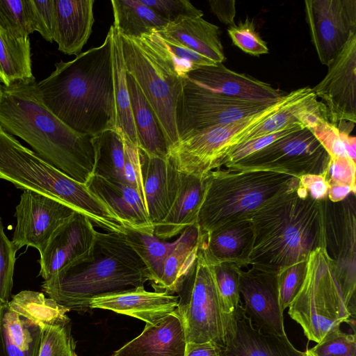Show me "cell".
<instances>
[{
	"label": "cell",
	"mask_w": 356,
	"mask_h": 356,
	"mask_svg": "<svg viewBox=\"0 0 356 356\" xmlns=\"http://www.w3.org/2000/svg\"><path fill=\"white\" fill-rule=\"evenodd\" d=\"M113 35L111 26L100 46L56 63L48 77L35 82L42 104L79 133L94 136L115 130Z\"/></svg>",
	"instance_id": "6da1fadb"
},
{
	"label": "cell",
	"mask_w": 356,
	"mask_h": 356,
	"mask_svg": "<svg viewBox=\"0 0 356 356\" xmlns=\"http://www.w3.org/2000/svg\"><path fill=\"white\" fill-rule=\"evenodd\" d=\"M249 219L253 240L248 265L278 270L326 247L324 200H314L300 185L264 202Z\"/></svg>",
	"instance_id": "7a4b0ae2"
},
{
	"label": "cell",
	"mask_w": 356,
	"mask_h": 356,
	"mask_svg": "<svg viewBox=\"0 0 356 356\" xmlns=\"http://www.w3.org/2000/svg\"><path fill=\"white\" fill-rule=\"evenodd\" d=\"M35 82L1 86L0 126L56 168L86 184L95 165L93 136L75 131L54 115L41 102Z\"/></svg>",
	"instance_id": "3957f363"
},
{
	"label": "cell",
	"mask_w": 356,
	"mask_h": 356,
	"mask_svg": "<svg viewBox=\"0 0 356 356\" xmlns=\"http://www.w3.org/2000/svg\"><path fill=\"white\" fill-rule=\"evenodd\" d=\"M145 264L120 234L97 232L88 259L61 269L42 284V291L69 311L89 308L96 297L144 286Z\"/></svg>",
	"instance_id": "277c9868"
},
{
	"label": "cell",
	"mask_w": 356,
	"mask_h": 356,
	"mask_svg": "<svg viewBox=\"0 0 356 356\" xmlns=\"http://www.w3.org/2000/svg\"><path fill=\"white\" fill-rule=\"evenodd\" d=\"M0 179L17 188L42 194L86 216L93 225L122 234L124 226L80 183L22 145L0 126Z\"/></svg>",
	"instance_id": "5b68a950"
},
{
	"label": "cell",
	"mask_w": 356,
	"mask_h": 356,
	"mask_svg": "<svg viewBox=\"0 0 356 356\" xmlns=\"http://www.w3.org/2000/svg\"><path fill=\"white\" fill-rule=\"evenodd\" d=\"M299 186V178L264 170H212L205 177L196 225L207 234L226 223L249 218L264 202Z\"/></svg>",
	"instance_id": "8992f818"
},
{
	"label": "cell",
	"mask_w": 356,
	"mask_h": 356,
	"mask_svg": "<svg viewBox=\"0 0 356 356\" xmlns=\"http://www.w3.org/2000/svg\"><path fill=\"white\" fill-rule=\"evenodd\" d=\"M120 36L127 73L136 81L153 108L169 149L179 140L176 107L186 76L179 72L153 32L138 38Z\"/></svg>",
	"instance_id": "52a82bcc"
},
{
	"label": "cell",
	"mask_w": 356,
	"mask_h": 356,
	"mask_svg": "<svg viewBox=\"0 0 356 356\" xmlns=\"http://www.w3.org/2000/svg\"><path fill=\"white\" fill-rule=\"evenodd\" d=\"M288 308L307 339L316 343L343 323L355 325L337 277L336 263L326 247L309 254L304 280Z\"/></svg>",
	"instance_id": "ba28073f"
},
{
	"label": "cell",
	"mask_w": 356,
	"mask_h": 356,
	"mask_svg": "<svg viewBox=\"0 0 356 356\" xmlns=\"http://www.w3.org/2000/svg\"><path fill=\"white\" fill-rule=\"evenodd\" d=\"M176 293L179 301L175 312L182 321L187 343L213 341L225 347L228 322L222 309L213 261L206 249L202 234L195 259Z\"/></svg>",
	"instance_id": "9c48e42d"
},
{
	"label": "cell",
	"mask_w": 356,
	"mask_h": 356,
	"mask_svg": "<svg viewBox=\"0 0 356 356\" xmlns=\"http://www.w3.org/2000/svg\"><path fill=\"white\" fill-rule=\"evenodd\" d=\"M300 92L298 88L285 94L254 115L191 133L168 149L167 157L178 172L205 178L209 172L221 168L227 154L242 143L250 131Z\"/></svg>",
	"instance_id": "30bf717a"
},
{
	"label": "cell",
	"mask_w": 356,
	"mask_h": 356,
	"mask_svg": "<svg viewBox=\"0 0 356 356\" xmlns=\"http://www.w3.org/2000/svg\"><path fill=\"white\" fill-rule=\"evenodd\" d=\"M330 161V156L312 132L302 127L225 168L273 171L298 178L306 174L321 175L326 178Z\"/></svg>",
	"instance_id": "8fae6325"
},
{
	"label": "cell",
	"mask_w": 356,
	"mask_h": 356,
	"mask_svg": "<svg viewBox=\"0 0 356 356\" xmlns=\"http://www.w3.org/2000/svg\"><path fill=\"white\" fill-rule=\"evenodd\" d=\"M273 103L227 97L203 88L186 78L176 107L179 139L194 131L254 115Z\"/></svg>",
	"instance_id": "7c38bea8"
},
{
	"label": "cell",
	"mask_w": 356,
	"mask_h": 356,
	"mask_svg": "<svg viewBox=\"0 0 356 356\" xmlns=\"http://www.w3.org/2000/svg\"><path fill=\"white\" fill-rule=\"evenodd\" d=\"M355 194L339 202L324 200L326 249L336 263V275L351 314L355 313Z\"/></svg>",
	"instance_id": "4fadbf2b"
},
{
	"label": "cell",
	"mask_w": 356,
	"mask_h": 356,
	"mask_svg": "<svg viewBox=\"0 0 356 356\" xmlns=\"http://www.w3.org/2000/svg\"><path fill=\"white\" fill-rule=\"evenodd\" d=\"M305 9L318 59L328 66L356 34V0H307Z\"/></svg>",
	"instance_id": "5bb4252c"
},
{
	"label": "cell",
	"mask_w": 356,
	"mask_h": 356,
	"mask_svg": "<svg viewBox=\"0 0 356 356\" xmlns=\"http://www.w3.org/2000/svg\"><path fill=\"white\" fill-rule=\"evenodd\" d=\"M239 273L242 305L252 324L261 331L286 335L284 310L280 305L278 270L250 265Z\"/></svg>",
	"instance_id": "9a60e30c"
},
{
	"label": "cell",
	"mask_w": 356,
	"mask_h": 356,
	"mask_svg": "<svg viewBox=\"0 0 356 356\" xmlns=\"http://www.w3.org/2000/svg\"><path fill=\"white\" fill-rule=\"evenodd\" d=\"M74 211L59 200L24 190L15 209L13 243L17 250L33 247L42 253L54 232Z\"/></svg>",
	"instance_id": "2e32d148"
},
{
	"label": "cell",
	"mask_w": 356,
	"mask_h": 356,
	"mask_svg": "<svg viewBox=\"0 0 356 356\" xmlns=\"http://www.w3.org/2000/svg\"><path fill=\"white\" fill-rule=\"evenodd\" d=\"M312 90L326 106L332 124H355L356 34L328 65L326 75Z\"/></svg>",
	"instance_id": "e0dca14e"
},
{
	"label": "cell",
	"mask_w": 356,
	"mask_h": 356,
	"mask_svg": "<svg viewBox=\"0 0 356 356\" xmlns=\"http://www.w3.org/2000/svg\"><path fill=\"white\" fill-rule=\"evenodd\" d=\"M97 232L86 216L74 211L54 232L40 254V275L48 280L66 266L90 257Z\"/></svg>",
	"instance_id": "ac0fdd59"
},
{
	"label": "cell",
	"mask_w": 356,
	"mask_h": 356,
	"mask_svg": "<svg viewBox=\"0 0 356 356\" xmlns=\"http://www.w3.org/2000/svg\"><path fill=\"white\" fill-rule=\"evenodd\" d=\"M186 78L211 92L243 101L272 103L286 94L246 74L232 71L222 63L192 70Z\"/></svg>",
	"instance_id": "d6986e66"
},
{
	"label": "cell",
	"mask_w": 356,
	"mask_h": 356,
	"mask_svg": "<svg viewBox=\"0 0 356 356\" xmlns=\"http://www.w3.org/2000/svg\"><path fill=\"white\" fill-rule=\"evenodd\" d=\"M224 356H306L297 349L287 335L266 333L256 327L242 305L235 323L227 330Z\"/></svg>",
	"instance_id": "ffe728a7"
},
{
	"label": "cell",
	"mask_w": 356,
	"mask_h": 356,
	"mask_svg": "<svg viewBox=\"0 0 356 356\" xmlns=\"http://www.w3.org/2000/svg\"><path fill=\"white\" fill-rule=\"evenodd\" d=\"M178 296L150 292L144 286L106 294L92 299L89 308L108 309L154 324L177 308Z\"/></svg>",
	"instance_id": "44dd1931"
},
{
	"label": "cell",
	"mask_w": 356,
	"mask_h": 356,
	"mask_svg": "<svg viewBox=\"0 0 356 356\" xmlns=\"http://www.w3.org/2000/svg\"><path fill=\"white\" fill-rule=\"evenodd\" d=\"M146 210L155 225L167 216L177 193L179 172L168 159L149 156L139 149Z\"/></svg>",
	"instance_id": "7402d4cb"
},
{
	"label": "cell",
	"mask_w": 356,
	"mask_h": 356,
	"mask_svg": "<svg viewBox=\"0 0 356 356\" xmlns=\"http://www.w3.org/2000/svg\"><path fill=\"white\" fill-rule=\"evenodd\" d=\"M88 189L125 227L154 234L144 202L133 186L92 175L86 181Z\"/></svg>",
	"instance_id": "603a6c76"
},
{
	"label": "cell",
	"mask_w": 356,
	"mask_h": 356,
	"mask_svg": "<svg viewBox=\"0 0 356 356\" xmlns=\"http://www.w3.org/2000/svg\"><path fill=\"white\" fill-rule=\"evenodd\" d=\"M187 341L180 317L174 311L144 330L111 356H184Z\"/></svg>",
	"instance_id": "cb8c5ba5"
},
{
	"label": "cell",
	"mask_w": 356,
	"mask_h": 356,
	"mask_svg": "<svg viewBox=\"0 0 356 356\" xmlns=\"http://www.w3.org/2000/svg\"><path fill=\"white\" fill-rule=\"evenodd\" d=\"M94 0H54V41L67 55H79L88 42L95 22Z\"/></svg>",
	"instance_id": "d4e9b609"
},
{
	"label": "cell",
	"mask_w": 356,
	"mask_h": 356,
	"mask_svg": "<svg viewBox=\"0 0 356 356\" xmlns=\"http://www.w3.org/2000/svg\"><path fill=\"white\" fill-rule=\"evenodd\" d=\"M156 32L164 40L188 48L215 63H222L225 60L219 27L201 17L179 19Z\"/></svg>",
	"instance_id": "484cf974"
},
{
	"label": "cell",
	"mask_w": 356,
	"mask_h": 356,
	"mask_svg": "<svg viewBox=\"0 0 356 356\" xmlns=\"http://www.w3.org/2000/svg\"><path fill=\"white\" fill-rule=\"evenodd\" d=\"M205 178L179 172L178 187L165 218L154 225V234L161 240L172 238L196 225L203 197Z\"/></svg>",
	"instance_id": "4316f807"
},
{
	"label": "cell",
	"mask_w": 356,
	"mask_h": 356,
	"mask_svg": "<svg viewBox=\"0 0 356 356\" xmlns=\"http://www.w3.org/2000/svg\"><path fill=\"white\" fill-rule=\"evenodd\" d=\"M206 249L216 262H230L247 266L253 231L249 218L230 222L207 234H202Z\"/></svg>",
	"instance_id": "83f0119b"
},
{
	"label": "cell",
	"mask_w": 356,
	"mask_h": 356,
	"mask_svg": "<svg viewBox=\"0 0 356 356\" xmlns=\"http://www.w3.org/2000/svg\"><path fill=\"white\" fill-rule=\"evenodd\" d=\"M127 81L138 148L149 156L165 159L168 147L156 114L134 78Z\"/></svg>",
	"instance_id": "f1b7e54d"
},
{
	"label": "cell",
	"mask_w": 356,
	"mask_h": 356,
	"mask_svg": "<svg viewBox=\"0 0 356 356\" xmlns=\"http://www.w3.org/2000/svg\"><path fill=\"white\" fill-rule=\"evenodd\" d=\"M164 263L162 275L154 286L155 291L176 293L181 280L193 264L200 241V232L196 225L186 228Z\"/></svg>",
	"instance_id": "f546056e"
},
{
	"label": "cell",
	"mask_w": 356,
	"mask_h": 356,
	"mask_svg": "<svg viewBox=\"0 0 356 356\" xmlns=\"http://www.w3.org/2000/svg\"><path fill=\"white\" fill-rule=\"evenodd\" d=\"M35 81L29 37H16L0 27V82L9 87Z\"/></svg>",
	"instance_id": "4dcf8cb0"
},
{
	"label": "cell",
	"mask_w": 356,
	"mask_h": 356,
	"mask_svg": "<svg viewBox=\"0 0 356 356\" xmlns=\"http://www.w3.org/2000/svg\"><path fill=\"white\" fill-rule=\"evenodd\" d=\"M42 327L4 305L1 318L3 356H38Z\"/></svg>",
	"instance_id": "1f68e13d"
},
{
	"label": "cell",
	"mask_w": 356,
	"mask_h": 356,
	"mask_svg": "<svg viewBox=\"0 0 356 356\" xmlns=\"http://www.w3.org/2000/svg\"><path fill=\"white\" fill-rule=\"evenodd\" d=\"M113 73L115 103V131L138 147L127 81L122 40L113 24Z\"/></svg>",
	"instance_id": "d6a6232c"
},
{
	"label": "cell",
	"mask_w": 356,
	"mask_h": 356,
	"mask_svg": "<svg viewBox=\"0 0 356 356\" xmlns=\"http://www.w3.org/2000/svg\"><path fill=\"white\" fill-rule=\"evenodd\" d=\"M113 25L126 37L138 38L163 29L169 22L140 0H112Z\"/></svg>",
	"instance_id": "836d02e7"
},
{
	"label": "cell",
	"mask_w": 356,
	"mask_h": 356,
	"mask_svg": "<svg viewBox=\"0 0 356 356\" xmlns=\"http://www.w3.org/2000/svg\"><path fill=\"white\" fill-rule=\"evenodd\" d=\"M92 145L95 150L92 175L107 180L127 184L122 136L115 130H106L92 137Z\"/></svg>",
	"instance_id": "e575fe53"
},
{
	"label": "cell",
	"mask_w": 356,
	"mask_h": 356,
	"mask_svg": "<svg viewBox=\"0 0 356 356\" xmlns=\"http://www.w3.org/2000/svg\"><path fill=\"white\" fill-rule=\"evenodd\" d=\"M120 234L142 260L148 270L152 286H155L162 275L165 259L177 240L167 242L157 238L154 234L127 227Z\"/></svg>",
	"instance_id": "d590c367"
},
{
	"label": "cell",
	"mask_w": 356,
	"mask_h": 356,
	"mask_svg": "<svg viewBox=\"0 0 356 356\" xmlns=\"http://www.w3.org/2000/svg\"><path fill=\"white\" fill-rule=\"evenodd\" d=\"M6 306L19 316L41 327L69 321L70 312L43 293L24 290L13 296Z\"/></svg>",
	"instance_id": "8d00e7d4"
},
{
	"label": "cell",
	"mask_w": 356,
	"mask_h": 356,
	"mask_svg": "<svg viewBox=\"0 0 356 356\" xmlns=\"http://www.w3.org/2000/svg\"><path fill=\"white\" fill-rule=\"evenodd\" d=\"M0 27L16 37L38 31L33 0H0Z\"/></svg>",
	"instance_id": "74e56055"
},
{
	"label": "cell",
	"mask_w": 356,
	"mask_h": 356,
	"mask_svg": "<svg viewBox=\"0 0 356 356\" xmlns=\"http://www.w3.org/2000/svg\"><path fill=\"white\" fill-rule=\"evenodd\" d=\"M213 264L222 309L228 322V330L235 323L241 303L239 293V273L241 268L230 262L213 261Z\"/></svg>",
	"instance_id": "f35d334b"
},
{
	"label": "cell",
	"mask_w": 356,
	"mask_h": 356,
	"mask_svg": "<svg viewBox=\"0 0 356 356\" xmlns=\"http://www.w3.org/2000/svg\"><path fill=\"white\" fill-rule=\"evenodd\" d=\"M70 321L42 327L38 356H72L75 353Z\"/></svg>",
	"instance_id": "ab89813d"
},
{
	"label": "cell",
	"mask_w": 356,
	"mask_h": 356,
	"mask_svg": "<svg viewBox=\"0 0 356 356\" xmlns=\"http://www.w3.org/2000/svg\"><path fill=\"white\" fill-rule=\"evenodd\" d=\"M227 33L233 44L247 54L259 56L268 53L266 42L256 31L254 22L248 17L229 26Z\"/></svg>",
	"instance_id": "60d3db41"
},
{
	"label": "cell",
	"mask_w": 356,
	"mask_h": 356,
	"mask_svg": "<svg viewBox=\"0 0 356 356\" xmlns=\"http://www.w3.org/2000/svg\"><path fill=\"white\" fill-rule=\"evenodd\" d=\"M17 249L6 236L0 217V304L6 305L10 296L13 283L15 254Z\"/></svg>",
	"instance_id": "b9f144b4"
},
{
	"label": "cell",
	"mask_w": 356,
	"mask_h": 356,
	"mask_svg": "<svg viewBox=\"0 0 356 356\" xmlns=\"http://www.w3.org/2000/svg\"><path fill=\"white\" fill-rule=\"evenodd\" d=\"M309 350L315 356H356V337L337 328Z\"/></svg>",
	"instance_id": "7bdbcfd3"
},
{
	"label": "cell",
	"mask_w": 356,
	"mask_h": 356,
	"mask_svg": "<svg viewBox=\"0 0 356 356\" xmlns=\"http://www.w3.org/2000/svg\"><path fill=\"white\" fill-rule=\"evenodd\" d=\"M306 272V261L278 269L280 305L284 311L299 291Z\"/></svg>",
	"instance_id": "ee69618b"
},
{
	"label": "cell",
	"mask_w": 356,
	"mask_h": 356,
	"mask_svg": "<svg viewBox=\"0 0 356 356\" xmlns=\"http://www.w3.org/2000/svg\"><path fill=\"white\" fill-rule=\"evenodd\" d=\"M168 22L184 17H202L201 10L188 0H140Z\"/></svg>",
	"instance_id": "f6af8a7d"
},
{
	"label": "cell",
	"mask_w": 356,
	"mask_h": 356,
	"mask_svg": "<svg viewBox=\"0 0 356 356\" xmlns=\"http://www.w3.org/2000/svg\"><path fill=\"white\" fill-rule=\"evenodd\" d=\"M302 127H304L296 126L275 133L269 134L259 138L245 141L236 146L227 154L221 163V168L222 166L227 167L229 165L234 164L260 150L282 136Z\"/></svg>",
	"instance_id": "bcb514c9"
},
{
	"label": "cell",
	"mask_w": 356,
	"mask_h": 356,
	"mask_svg": "<svg viewBox=\"0 0 356 356\" xmlns=\"http://www.w3.org/2000/svg\"><path fill=\"white\" fill-rule=\"evenodd\" d=\"M123 140L125 155L124 176L126 183L138 191L146 207L138 147L124 137H123Z\"/></svg>",
	"instance_id": "7dc6e473"
},
{
	"label": "cell",
	"mask_w": 356,
	"mask_h": 356,
	"mask_svg": "<svg viewBox=\"0 0 356 356\" xmlns=\"http://www.w3.org/2000/svg\"><path fill=\"white\" fill-rule=\"evenodd\" d=\"M355 172L356 162L348 156L330 159L326 179L329 184L349 186L355 193Z\"/></svg>",
	"instance_id": "c3c4849f"
},
{
	"label": "cell",
	"mask_w": 356,
	"mask_h": 356,
	"mask_svg": "<svg viewBox=\"0 0 356 356\" xmlns=\"http://www.w3.org/2000/svg\"><path fill=\"white\" fill-rule=\"evenodd\" d=\"M37 15L38 31L47 41H54L56 15L54 0H33Z\"/></svg>",
	"instance_id": "681fc988"
},
{
	"label": "cell",
	"mask_w": 356,
	"mask_h": 356,
	"mask_svg": "<svg viewBox=\"0 0 356 356\" xmlns=\"http://www.w3.org/2000/svg\"><path fill=\"white\" fill-rule=\"evenodd\" d=\"M299 185L307 190L310 197L316 200L327 197L329 184L325 176L306 174L299 177Z\"/></svg>",
	"instance_id": "f907efd6"
},
{
	"label": "cell",
	"mask_w": 356,
	"mask_h": 356,
	"mask_svg": "<svg viewBox=\"0 0 356 356\" xmlns=\"http://www.w3.org/2000/svg\"><path fill=\"white\" fill-rule=\"evenodd\" d=\"M236 1L234 0H210L211 12L224 24L232 26L234 24L236 15Z\"/></svg>",
	"instance_id": "816d5d0a"
},
{
	"label": "cell",
	"mask_w": 356,
	"mask_h": 356,
	"mask_svg": "<svg viewBox=\"0 0 356 356\" xmlns=\"http://www.w3.org/2000/svg\"><path fill=\"white\" fill-rule=\"evenodd\" d=\"M184 356H224L223 347L213 341L187 343Z\"/></svg>",
	"instance_id": "f5cc1de1"
},
{
	"label": "cell",
	"mask_w": 356,
	"mask_h": 356,
	"mask_svg": "<svg viewBox=\"0 0 356 356\" xmlns=\"http://www.w3.org/2000/svg\"><path fill=\"white\" fill-rule=\"evenodd\" d=\"M350 193H354L347 185L339 184H329L327 199L332 202H339L345 200Z\"/></svg>",
	"instance_id": "db71d44e"
},
{
	"label": "cell",
	"mask_w": 356,
	"mask_h": 356,
	"mask_svg": "<svg viewBox=\"0 0 356 356\" xmlns=\"http://www.w3.org/2000/svg\"><path fill=\"white\" fill-rule=\"evenodd\" d=\"M5 305L0 304V356H3V348H2V342H1V318L3 309Z\"/></svg>",
	"instance_id": "11a10c76"
},
{
	"label": "cell",
	"mask_w": 356,
	"mask_h": 356,
	"mask_svg": "<svg viewBox=\"0 0 356 356\" xmlns=\"http://www.w3.org/2000/svg\"><path fill=\"white\" fill-rule=\"evenodd\" d=\"M305 353H306V356H315L309 350V349H307L305 351Z\"/></svg>",
	"instance_id": "9f6ffc18"
},
{
	"label": "cell",
	"mask_w": 356,
	"mask_h": 356,
	"mask_svg": "<svg viewBox=\"0 0 356 356\" xmlns=\"http://www.w3.org/2000/svg\"><path fill=\"white\" fill-rule=\"evenodd\" d=\"M1 97H2V88H1V85L0 84V102L1 100Z\"/></svg>",
	"instance_id": "6f0895ef"
},
{
	"label": "cell",
	"mask_w": 356,
	"mask_h": 356,
	"mask_svg": "<svg viewBox=\"0 0 356 356\" xmlns=\"http://www.w3.org/2000/svg\"><path fill=\"white\" fill-rule=\"evenodd\" d=\"M72 356H77V355H76V353H74Z\"/></svg>",
	"instance_id": "680465c9"
}]
</instances>
